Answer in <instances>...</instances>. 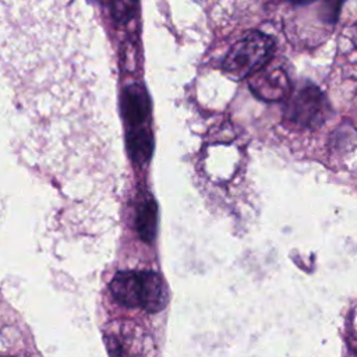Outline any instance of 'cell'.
<instances>
[{"mask_svg": "<svg viewBox=\"0 0 357 357\" xmlns=\"http://www.w3.org/2000/svg\"><path fill=\"white\" fill-rule=\"evenodd\" d=\"M329 112L324 92L314 84L305 82L289 96L284 106V119L303 128L319 127Z\"/></svg>", "mask_w": 357, "mask_h": 357, "instance_id": "obj_2", "label": "cell"}, {"mask_svg": "<svg viewBox=\"0 0 357 357\" xmlns=\"http://www.w3.org/2000/svg\"><path fill=\"white\" fill-rule=\"evenodd\" d=\"M135 227L145 243L153 241L158 227V206L152 198H145L139 204L137 209Z\"/></svg>", "mask_w": 357, "mask_h": 357, "instance_id": "obj_6", "label": "cell"}, {"mask_svg": "<svg viewBox=\"0 0 357 357\" xmlns=\"http://www.w3.org/2000/svg\"><path fill=\"white\" fill-rule=\"evenodd\" d=\"M289 1L293 3V4H308V3H312L315 0H289Z\"/></svg>", "mask_w": 357, "mask_h": 357, "instance_id": "obj_8", "label": "cell"}, {"mask_svg": "<svg viewBox=\"0 0 357 357\" xmlns=\"http://www.w3.org/2000/svg\"><path fill=\"white\" fill-rule=\"evenodd\" d=\"M275 52L273 39L262 32L251 31L238 39L223 61V71L233 79H243L261 71Z\"/></svg>", "mask_w": 357, "mask_h": 357, "instance_id": "obj_1", "label": "cell"}, {"mask_svg": "<svg viewBox=\"0 0 357 357\" xmlns=\"http://www.w3.org/2000/svg\"><path fill=\"white\" fill-rule=\"evenodd\" d=\"M113 298L124 307H141L142 304V272H119L110 282Z\"/></svg>", "mask_w": 357, "mask_h": 357, "instance_id": "obj_4", "label": "cell"}, {"mask_svg": "<svg viewBox=\"0 0 357 357\" xmlns=\"http://www.w3.org/2000/svg\"><path fill=\"white\" fill-rule=\"evenodd\" d=\"M342 4H343V0H321V7H319L321 20L329 24H335L339 18Z\"/></svg>", "mask_w": 357, "mask_h": 357, "instance_id": "obj_7", "label": "cell"}, {"mask_svg": "<svg viewBox=\"0 0 357 357\" xmlns=\"http://www.w3.org/2000/svg\"><path fill=\"white\" fill-rule=\"evenodd\" d=\"M252 92L268 102H276L286 98L290 92V82L282 68L258 71L250 77Z\"/></svg>", "mask_w": 357, "mask_h": 357, "instance_id": "obj_3", "label": "cell"}, {"mask_svg": "<svg viewBox=\"0 0 357 357\" xmlns=\"http://www.w3.org/2000/svg\"><path fill=\"white\" fill-rule=\"evenodd\" d=\"M142 283L144 293L141 308L148 312L162 311L167 304V290L160 275L152 271L142 272Z\"/></svg>", "mask_w": 357, "mask_h": 357, "instance_id": "obj_5", "label": "cell"}]
</instances>
